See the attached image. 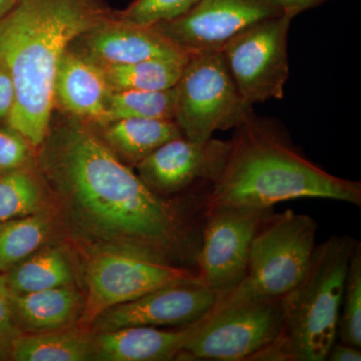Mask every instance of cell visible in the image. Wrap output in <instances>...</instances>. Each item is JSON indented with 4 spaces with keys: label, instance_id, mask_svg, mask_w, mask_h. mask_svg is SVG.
Masks as SVG:
<instances>
[{
    "label": "cell",
    "instance_id": "25",
    "mask_svg": "<svg viewBox=\"0 0 361 361\" xmlns=\"http://www.w3.org/2000/svg\"><path fill=\"white\" fill-rule=\"evenodd\" d=\"M337 336L341 343L361 348V245L357 241L344 281Z\"/></svg>",
    "mask_w": 361,
    "mask_h": 361
},
{
    "label": "cell",
    "instance_id": "26",
    "mask_svg": "<svg viewBox=\"0 0 361 361\" xmlns=\"http://www.w3.org/2000/svg\"><path fill=\"white\" fill-rule=\"evenodd\" d=\"M199 0H135L121 20L141 26H155L184 16Z\"/></svg>",
    "mask_w": 361,
    "mask_h": 361
},
{
    "label": "cell",
    "instance_id": "27",
    "mask_svg": "<svg viewBox=\"0 0 361 361\" xmlns=\"http://www.w3.org/2000/svg\"><path fill=\"white\" fill-rule=\"evenodd\" d=\"M30 142L7 123L0 127V175L23 169L30 157Z\"/></svg>",
    "mask_w": 361,
    "mask_h": 361
},
{
    "label": "cell",
    "instance_id": "29",
    "mask_svg": "<svg viewBox=\"0 0 361 361\" xmlns=\"http://www.w3.org/2000/svg\"><path fill=\"white\" fill-rule=\"evenodd\" d=\"M16 101V90L8 68L0 61V122L7 121Z\"/></svg>",
    "mask_w": 361,
    "mask_h": 361
},
{
    "label": "cell",
    "instance_id": "3",
    "mask_svg": "<svg viewBox=\"0 0 361 361\" xmlns=\"http://www.w3.org/2000/svg\"><path fill=\"white\" fill-rule=\"evenodd\" d=\"M229 154L204 209H269L302 198L361 205V184L318 167L267 126L250 118L237 128Z\"/></svg>",
    "mask_w": 361,
    "mask_h": 361
},
{
    "label": "cell",
    "instance_id": "15",
    "mask_svg": "<svg viewBox=\"0 0 361 361\" xmlns=\"http://www.w3.org/2000/svg\"><path fill=\"white\" fill-rule=\"evenodd\" d=\"M194 324L179 330L128 326L110 331L97 332V334L92 337V360H175V357H180Z\"/></svg>",
    "mask_w": 361,
    "mask_h": 361
},
{
    "label": "cell",
    "instance_id": "2",
    "mask_svg": "<svg viewBox=\"0 0 361 361\" xmlns=\"http://www.w3.org/2000/svg\"><path fill=\"white\" fill-rule=\"evenodd\" d=\"M101 21L90 0H20L0 20V61L16 90L6 122L32 147L49 130L61 58Z\"/></svg>",
    "mask_w": 361,
    "mask_h": 361
},
{
    "label": "cell",
    "instance_id": "7",
    "mask_svg": "<svg viewBox=\"0 0 361 361\" xmlns=\"http://www.w3.org/2000/svg\"><path fill=\"white\" fill-rule=\"evenodd\" d=\"M175 89L174 121L190 141L204 144L217 130L238 128L253 116L221 51L190 56Z\"/></svg>",
    "mask_w": 361,
    "mask_h": 361
},
{
    "label": "cell",
    "instance_id": "31",
    "mask_svg": "<svg viewBox=\"0 0 361 361\" xmlns=\"http://www.w3.org/2000/svg\"><path fill=\"white\" fill-rule=\"evenodd\" d=\"M326 360L329 361H360V348L344 343H336L330 348Z\"/></svg>",
    "mask_w": 361,
    "mask_h": 361
},
{
    "label": "cell",
    "instance_id": "13",
    "mask_svg": "<svg viewBox=\"0 0 361 361\" xmlns=\"http://www.w3.org/2000/svg\"><path fill=\"white\" fill-rule=\"evenodd\" d=\"M231 142L210 139L204 144L180 137L171 140L137 164L140 177L159 195L182 191L198 180L220 175Z\"/></svg>",
    "mask_w": 361,
    "mask_h": 361
},
{
    "label": "cell",
    "instance_id": "6",
    "mask_svg": "<svg viewBox=\"0 0 361 361\" xmlns=\"http://www.w3.org/2000/svg\"><path fill=\"white\" fill-rule=\"evenodd\" d=\"M282 329L281 299H218L195 323L180 356L219 361L258 360Z\"/></svg>",
    "mask_w": 361,
    "mask_h": 361
},
{
    "label": "cell",
    "instance_id": "1",
    "mask_svg": "<svg viewBox=\"0 0 361 361\" xmlns=\"http://www.w3.org/2000/svg\"><path fill=\"white\" fill-rule=\"evenodd\" d=\"M49 170L75 224L94 238L171 262L196 261L201 238L179 209L147 186L94 133L68 128L49 156Z\"/></svg>",
    "mask_w": 361,
    "mask_h": 361
},
{
    "label": "cell",
    "instance_id": "14",
    "mask_svg": "<svg viewBox=\"0 0 361 361\" xmlns=\"http://www.w3.org/2000/svg\"><path fill=\"white\" fill-rule=\"evenodd\" d=\"M84 51H77L99 68L129 65L151 59L187 63L190 56L164 37L153 26H141L118 20H102L84 33Z\"/></svg>",
    "mask_w": 361,
    "mask_h": 361
},
{
    "label": "cell",
    "instance_id": "20",
    "mask_svg": "<svg viewBox=\"0 0 361 361\" xmlns=\"http://www.w3.org/2000/svg\"><path fill=\"white\" fill-rule=\"evenodd\" d=\"M6 280L13 293L47 290L73 283V267L61 248L44 249L14 266Z\"/></svg>",
    "mask_w": 361,
    "mask_h": 361
},
{
    "label": "cell",
    "instance_id": "17",
    "mask_svg": "<svg viewBox=\"0 0 361 361\" xmlns=\"http://www.w3.org/2000/svg\"><path fill=\"white\" fill-rule=\"evenodd\" d=\"M13 306L20 329L35 334L71 327L80 319L84 301L68 285L30 293H13Z\"/></svg>",
    "mask_w": 361,
    "mask_h": 361
},
{
    "label": "cell",
    "instance_id": "18",
    "mask_svg": "<svg viewBox=\"0 0 361 361\" xmlns=\"http://www.w3.org/2000/svg\"><path fill=\"white\" fill-rule=\"evenodd\" d=\"M184 137L174 120L123 118L108 123L104 139L111 151L129 163H141L171 140Z\"/></svg>",
    "mask_w": 361,
    "mask_h": 361
},
{
    "label": "cell",
    "instance_id": "5",
    "mask_svg": "<svg viewBox=\"0 0 361 361\" xmlns=\"http://www.w3.org/2000/svg\"><path fill=\"white\" fill-rule=\"evenodd\" d=\"M316 233L317 223L310 216L292 210L271 213L252 241L245 277L223 297L281 299L307 269Z\"/></svg>",
    "mask_w": 361,
    "mask_h": 361
},
{
    "label": "cell",
    "instance_id": "9",
    "mask_svg": "<svg viewBox=\"0 0 361 361\" xmlns=\"http://www.w3.org/2000/svg\"><path fill=\"white\" fill-rule=\"evenodd\" d=\"M293 18L282 13L259 21L221 49L228 71L249 106L283 97L289 77L287 37Z\"/></svg>",
    "mask_w": 361,
    "mask_h": 361
},
{
    "label": "cell",
    "instance_id": "8",
    "mask_svg": "<svg viewBox=\"0 0 361 361\" xmlns=\"http://www.w3.org/2000/svg\"><path fill=\"white\" fill-rule=\"evenodd\" d=\"M195 276L197 273L148 252L129 247H106L94 254L87 266V296L78 326L90 329L104 311Z\"/></svg>",
    "mask_w": 361,
    "mask_h": 361
},
{
    "label": "cell",
    "instance_id": "10",
    "mask_svg": "<svg viewBox=\"0 0 361 361\" xmlns=\"http://www.w3.org/2000/svg\"><path fill=\"white\" fill-rule=\"evenodd\" d=\"M272 208L217 207L205 210L197 276L222 298L245 277L252 241Z\"/></svg>",
    "mask_w": 361,
    "mask_h": 361
},
{
    "label": "cell",
    "instance_id": "24",
    "mask_svg": "<svg viewBox=\"0 0 361 361\" xmlns=\"http://www.w3.org/2000/svg\"><path fill=\"white\" fill-rule=\"evenodd\" d=\"M42 190L23 169L0 175V224L39 211Z\"/></svg>",
    "mask_w": 361,
    "mask_h": 361
},
{
    "label": "cell",
    "instance_id": "19",
    "mask_svg": "<svg viewBox=\"0 0 361 361\" xmlns=\"http://www.w3.org/2000/svg\"><path fill=\"white\" fill-rule=\"evenodd\" d=\"M92 337L89 329L78 326L21 334L11 348L16 361L92 360Z\"/></svg>",
    "mask_w": 361,
    "mask_h": 361
},
{
    "label": "cell",
    "instance_id": "30",
    "mask_svg": "<svg viewBox=\"0 0 361 361\" xmlns=\"http://www.w3.org/2000/svg\"><path fill=\"white\" fill-rule=\"evenodd\" d=\"M284 13L290 14L295 18L297 14L314 8L324 4L327 0H273Z\"/></svg>",
    "mask_w": 361,
    "mask_h": 361
},
{
    "label": "cell",
    "instance_id": "32",
    "mask_svg": "<svg viewBox=\"0 0 361 361\" xmlns=\"http://www.w3.org/2000/svg\"><path fill=\"white\" fill-rule=\"evenodd\" d=\"M20 1V0H0V20Z\"/></svg>",
    "mask_w": 361,
    "mask_h": 361
},
{
    "label": "cell",
    "instance_id": "16",
    "mask_svg": "<svg viewBox=\"0 0 361 361\" xmlns=\"http://www.w3.org/2000/svg\"><path fill=\"white\" fill-rule=\"evenodd\" d=\"M111 90L99 66L77 51H66L54 80V101L68 113L103 122Z\"/></svg>",
    "mask_w": 361,
    "mask_h": 361
},
{
    "label": "cell",
    "instance_id": "28",
    "mask_svg": "<svg viewBox=\"0 0 361 361\" xmlns=\"http://www.w3.org/2000/svg\"><path fill=\"white\" fill-rule=\"evenodd\" d=\"M13 306V292L6 276L0 274V360L11 357L14 341L21 336Z\"/></svg>",
    "mask_w": 361,
    "mask_h": 361
},
{
    "label": "cell",
    "instance_id": "23",
    "mask_svg": "<svg viewBox=\"0 0 361 361\" xmlns=\"http://www.w3.org/2000/svg\"><path fill=\"white\" fill-rule=\"evenodd\" d=\"M49 229L47 218L35 214L0 224V272L13 269L39 250Z\"/></svg>",
    "mask_w": 361,
    "mask_h": 361
},
{
    "label": "cell",
    "instance_id": "21",
    "mask_svg": "<svg viewBox=\"0 0 361 361\" xmlns=\"http://www.w3.org/2000/svg\"><path fill=\"white\" fill-rule=\"evenodd\" d=\"M186 63L167 59H151L101 68L111 92L164 90L177 85Z\"/></svg>",
    "mask_w": 361,
    "mask_h": 361
},
{
    "label": "cell",
    "instance_id": "12",
    "mask_svg": "<svg viewBox=\"0 0 361 361\" xmlns=\"http://www.w3.org/2000/svg\"><path fill=\"white\" fill-rule=\"evenodd\" d=\"M217 300L218 296L195 276L104 311L92 327L96 332L128 326L185 327L205 317Z\"/></svg>",
    "mask_w": 361,
    "mask_h": 361
},
{
    "label": "cell",
    "instance_id": "4",
    "mask_svg": "<svg viewBox=\"0 0 361 361\" xmlns=\"http://www.w3.org/2000/svg\"><path fill=\"white\" fill-rule=\"evenodd\" d=\"M355 243L349 236H331L316 245L302 278L281 298V334L258 360H326L337 338L344 281Z\"/></svg>",
    "mask_w": 361,
    "mask_h": 361
},
{
    "label": "cell",
    "instance_id": "11",
    "mask_svg": "<svg viewBox=\"0 0 361 361\" xmlns=\"http://www.w3.org/2000/svg\"><path fill=\"white\" fill-rule=\"evenodd\" d=\"M282 13L273 0H199L184 16L153 27L193 56L221 51L242 30Z\"/></svg>",
    "mask_w": 361,
    "mask_h": 361
},
{
    "label": "cell",
    "instance_id": "22",
    "mask_svg": "<svg viewBox=\"0 0 361 361\" xmlns=\"http://www.w3.org/2000/svg\"><path fill=\"white\" fill-rule=\"evenodd\" d=\"M177 92L164 90H118L111 92L102 125L123 118L174 120Z\"/></svg>",
    "mask_w": 361,
    "mask_h": 361
}]
</instances>
